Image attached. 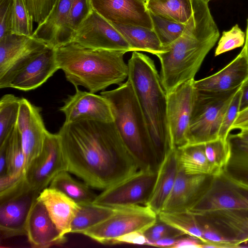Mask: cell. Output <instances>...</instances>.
I'll return each mask as SVG.
<instances>
[{
    "label": "cell",
    "instance_id": "1",
    "mask_svg": "<svg viewBox=\"0 0 248 248\" xmlns=\"http://www.w3.org/2000/svg\"><path fill=\"white\" fill-rule=\"evenodd\" d=\"M58 134L67 171L91 188L103 190L141 170L113 122L64 123Z\"/></svg>",
    "mask_w": 248,
    "mask_h": 248
},
{
    "label": "cell",
    "instance_id": "2",
    "mask_svg": "<svg viewBox=\"0 0 248 248\" xmlns=\"http://www.w3.org/2000/svg\"><path fill=\"white\" fill-rule=\"evenodd\" d=\"M206 0H192L193 14L183 34L156 56L160 77L168 94L180 85L194 79L206 55L219 37Z\"/></svg>",
    "mask_w": 248,
    "mask_h": 248
},
{
    "label": "cell",
    "instance_id": "3",
    "mask_svg": "<svg viewBox=\"0 0 248 248\" xmlns=\"http://www.w3.org/2000/svg\"><path fill=\"white\" fill-rule=\"evenodd\" d=\"M126 52L95 49L71 42L55 48L60 69L75 88L82 86L96 93L110 85H119L128 78Z\"/></svg>",
    "mask_w": 248,
    "mask_h": 248
},
{
    "label": "cell",
    "instance_id": "4",
    "mask_svg": "<svg viewBox=\"0 0 248 248\" xmlns=\"http://www.w3.org/2000/svg\"><path fill=\"white\" fill-rule=\"evenodd\" d=\"M128 76L146 120L154 152L159 166L172 149L167 118V96L154 62L133 51L128 62Z\"/></svg>",
    "mask_w": 248,
    "mask_h": 248
},
{
    "label": "cell",
    "instance_id": "5",
    "mask_svg": "<svg viewBox=\"0 0 248 248\" xmlns=\"http://www.w3.org/2000/svg\"><path fill=\"white\" fill-rule=\"evenodd\" d=\"M100 94L109 102L113 122L140 169L157 170L148 127L130 81Z\"/></svg>",
    "mask_w": 248,
    "mask_h": 248
},
{
    "label": "cell",
    "instance_id": "6",
    "mask_svg": "<svg viewBox=\"0 0 248 248\" xmlns=\"http://www.w3.org/2000/svg\"><path fill=\"white\" fill-rule=\"evenodd\" d=\"M240 87L219 93L196 90L187 132V144L205 143L218 138L224 115Z\"/></svg>",
    "mask_w": 248,
    "mask_h": 248
},
{
    "label": "cell",
    "instance_id": "7",
    "mask_svg": "<svg viewBox=\"0 0 248 248\" xmlns=\"http://www.w3.org/2000/svg\"><path fill=\"white\" fill-rule=\"evenodd\" d=\"M158 219V215L149 207L138 205L116 208L109 217L87 230L83 234L104 244L111 245L114 239L126 233L144 232Z\"/></svg>",
    "mask_w": 248,
    "mask_h": 248
},
{
    "label": "cell",
    "instance_id": "8",
    "mask_svg": "<svg viewBox=\"0 0 248 248\" xmlns=\"http://www.w3.org/2000/svg\"><path fill=\"white\" fill-rule=\"evenodd\" d=\"M157 170H140L121 182L103 190L93 203L113 208L145 205L155 183Z\"/></svg>",
    "mask_w": 248,
    "mask_h": 248
},
{
    "label": "cell",
    "instance_id": "9",
    "mask_svg": "<svg viewBox=\"0 0 248 248\" xmlns=\"http://www.w3.org/2000/svg\"><path fill=\"white\" fill-rule=\"evenodd\" d=\"M224 211H248V190L234 184L221 172L213 176L205 190L188 212L202 216Z\"/></svg>",
    "mask_w": 248,
    "mask_h": 248
},
{
    "label": "cell",
    "instance_id": "10",
    "mask_svg": "<svg viewBox=\"0 0 248 248\" xmlns=\"http://www.w3.org/2000/svg\"><path fill=\"white\" fill-rule=\"evenodd\" d=\"M67 171L59 135L48 132L41 154L25 168L27 185L40 193L59 173Z\"/></svg>",
    "mask_w": 248,
    "mask_h": 248
},
{
    "label": "cell",
    "instance_id": "11",
    "mask_svg": "<svg viewBox=\"0 0 248 248\" xmlns=\"http://www.w3.org/2000/svg\"><path fill=\"white\" fill-rule=\"evenodd\" d=\"M46 46L32 36L16 33L0 38V88H9L16 74Z\"/></svg>",
    "mask_w": 248,
    "mask_h": 248
},
{
    "label": "cell",
    "instance_id": "12",
    "mask_svg": "<svg viewBox=\"0 0 248 248\" xmlns=\"http://www.w3.org/2000/svg\"><path fill=\"white\" fill-rule=\"evenodd\" d=\"M194 80L186 81L167 94V118L172 148L187 144V132L196 93Z\"/></svg>",
    "mask_w": 248,
    "mask_h": 248
},
{
    "label": "cell",
    "instance_id": "13",
    "mask_svg": "<svg viewBox=\"0 0 248 248\" xmlns=\"http://www.w3.org/2000/svg\"><path fill=\"white\" fill-rule=\"evenodd\" d=\"M39 194L25 181L14 191L0 197V230L4 237L26 235L28 216Z\"/></svg>",
    "mask_w": 248,
    "mask_h": 248
},
{
    "label": "cell",
    "instance_id": "14",
    "mask_svg": "<svg viewBox=\"0 0 248 248\" xmlns=\"http://www.w3.org/2000/svg\"><path fill=\"white\" fill-rule=\"evenodd\" d=\"M72 42L92 49L131 51L122 35L93 9L76 31Z\"/></svg>",
    "mask_w": 248,
    "mask_h": 248
},
{
    "label": "cell",
    "instance_id": "15",
    "mask_svg": "<svg viewBox=\"0 0 248 248\" xmlns=\"http://www.w3.org/2000/svg\"><path fill=\"white\" fill-rule=\"evenodd\" d=\"M16 126L25 156V168L41 154L48 131L45 127L41 109L25 98H21Z\"/></svg>",
    "mask_w": 248,
    "mask_h": 248
},
{
    "label": "cell",
    "instance_id": "16",
    "mask_svg": "<svg viewBox=\"0 0 248 248\" xmlns=\"http://www.w3.org/2000/svg\"><path fill=\"white\" fill-rule=\"evenodd\" d=\"M76 92L64 101L60 111L65 116V123L82 120L102 122H113L110 104L102 95L90 92L82 91L78 87Z\"/></svg>",
    "mask_w": 248,
    "mask_h": 248
},
{
    "label": "cell",
    "instance_id": "17",
    "mask_svg": "<svg viewBox=\"0 0 248 248\" xmlns=\"http://www.w3.org/2000/svg\"><path fill=\"white\" fill-rule=\"evenodd\" d=\"M93 9L110 24L141 26L153 30L146 0H91Z\"/></svg>",
    "mask_w": 248,
    "mask_h": 248
},
{
    "label": "cell",
    "instance_id": "18",
    "mask_svg": "<svg viewBox=\"0 0 248 248\" xmlns=\"http://www.w3.org/2000/svg\"><path fill=\"white\" fill-rule=\"evenodd\" d=\"M213 175L188 174L178 169L172 189L161 212H188L210 184Z\"/></svg>",
    "mask_w": 248,
    "mask_h": 248
},
{
    "label": "cell",
    "instance_id": "19",
    "mask_svg": "<svg viewBox=\"0 0 248 248\" xmlns=\"http://www.w3.org/2000/svg\"><path fill=\"white\" fill-rule=\"evenodd\" d=\"M59 69L55 49L46 46L16 74L9 88L23 91L34 90L46 82Z\"/></svg>",
    "mask_w": 248,
    "mask_h": 248
},
{
    "label": "cell",
    "instance_id": "20",
    "mask_svg": "<svg viewBox=\"0 0 248 248\" xmlns=\"http://www.w3.org/2000/svg\"><path fill=\"white\" fill-rule=\"evenodd\" d=\"M26 235L32 248H46L63 243L61 235L51 219L42 202L37 198L30 212L26 226Z\"/></svg>",
    "mask_w": 248,
    "mask_h": 248
},
{
    "label": "cell",
    "instance_id": "21",
    "mask_svg": "<svg viewBox=\"0 0 248 248\" xmlns=\"http://www.w3.org/2000/svg\"><path fill=\"white\" fill-rule=\"evenodd\" d=\"M248 77V60L244 47L239 54L221 70L204 78L194 80L198 91L224 92L239 88Z\"/></svg>",
    "mask_w": 248,
    "mask_h": 248
},
{
    "label": "cell",
    "instance_id": "22",
    "mask_svg": "<svg viewBox=\"0 0 248 248\" xmlns=\"http://www.w3.org/2000/svg\"><path fill=\"white\" fill-rule=\"evenodd\" d=\"M62 235L71 233L72 223L80 205L61 191L50 187L43 190L38 197Z\"/></svg>",
    "mask_w": 248,
    "mask_h": 248
},
{
    "label": "cell",
    "instance_id": "23",
    "mask_svg": "<svg viewBox=\"0 0 248 248\" xmlns=\"http://www.w3.org/2000/svg\"><path fill=\"white\" fill-rule=\"evenodd\" d=\"M72 1L56 0L47 16L37 26L31 36L55 49L62 46Z\"/></svg>",
    "mask_w": 248,
    "mask_h": 248
},
{
    "label": "cell",
    "instance_id": "24",
    "mask_svg": "<svg viewBox=\"0 0 248 248\" xmlns=\"http://www.w3.org/2000/svg\"><path fill=\"white\" fill-rule=\"evenodd\" d=\"M178 171L176 149L174 148L167 154L159 166L153 192L146 205L157 215L172 189Z\"/></svg>",
    "mask_w": 248,
    "mask_h": 248
},
{
    "label": "cell",
    "instance_id": "25",
    "mask_svg": "<svg viewBox=\"0 0 248 248\" xmlns=\"http://www.w3.org/2000/svg\"><path fill=\"white\" fill-rule=\"evenodd\" d=\"M196 216L240 244L248 242V211H219Z\"/></svg>",
    "mask_w": 248,
    "mask_h": 248
},
{
    "label": "cell",
    "instance_id": "26",
    "mask_svg": "<svg viewBox=\"0 0 248 248\" xmlns=\"http://www.w3.org/2000/svg\"><path fill=\"white\" fill-rule=\"evenodd\" d=\"M111 24L126 40L131 51H146L155 55L164 51V48L153 30L134 25Z\"/></svg>",
    "mask_w": 248,
    "mask_h": 248
},
{
    "label": "cell",
    "instance_id": "27",
    "mask_svg": "<svg viewBox=\"0 0 248 248\" xmlns=\"http://www.w3.org/2000/svg\"><path fill=\"white\" fill-rule=\"evenodd\" d=\"M176 149L179 169L188 174L212 175L204 143L186 144Z\"/></svg>",
    "mask_w": 248,
    "mask_h": 248
},
{
    "label": "cell",
    "instance_id": "28",
    "mask_svg": "<svg viewBox=\"0 0 248 248\" xmlns=\"http://www.w3.org/2000/svg\"><path fill=\"white\" fill-rule=\"evenodd\" d=\"M146 6L149 12L181 23L193 14L192 0H146Z\"/></svg>",
    "mask_w": 248,
    "mask_h": 248
},
{
    "label": "cell",
    "instance_id": "29",
    "mask_svg": "<svg viewBox=\"0 0 248 248\" xmlns=\"http://www.w3.org/2000/svg\"><path fill=\"white\" fill-rule=\"evenodd\" d=\"M69 173L66 170L59 173L49 187L61 191L79 205L93 202L97 195L88 184L74 179Z\"/></svg>",
    "mask_w": 248,
    "mask_h": 248
},
{
    "label": "cell",
    "instance_id": "30",
    "mask_svg": "<svg viewBox=\"0 0 248 248\" xmlns=\"http://www.w3.org/2000/svg\"><path fill=\"white\" fill-rule=\"evenodd\" d=\"M79 205V209L72 223L71 233L83 234L87 230L109 217L116 210V208L93 202Z\"/></svg>",
    "mask_w": 248,
    "mask_h": 248
},
{
    "label": "cell",
    "instance_id": "31",
    "mask_svg": "<svg viewBox=\"0 0 248 248\" xmlns=\"http://www.w3.org/2000/svg\"><path fill=\"white\" fill-rule=\"evenodd\" d=\"M5 147L7 174L18 177L23 175L25 156L20 135L16 125L7 138L0 145Z\"/></svg>",
    "mask_w": 248,
    "mask_h": 248
},
{
    "label": "cell",
    "instance_id": "32",
    "mask_svg": "<svg viewBox=\"0 0 248 248\" xmlns=\"http://www.w3.org/2000/svg\"><path fill=\"white\" fill-rule=\"evenodd\" d=\"M158 218L186 235L195 237L205 243L202 228L196 217L189 212L166 213L160 212Z\"/></svg>",
    "mask_w": 248,
    "mask_h": 248
},
{
    "label": "cell",
    "instance_id": "33",
    "mask_svg": "<svg viewBox=\"0 0 248 248\" xmlns=\"http://www.w3.org/2000/svg\"><path fill=\"white\" fill-rule=\"evenodd\" d=\"M21 98L6 94L0 100V144L9 136L16 125Z\"/></svg>",
    "mask_w": 248,
    "mask_h": 248
},
{
    "label": "cell",
    "instance_id": "34",
    "mask_svg": "<svg viewBox=\"0 0 248 248\" xmlns=\"http://www.w3.org/2000/svg\"><path fill=\"white\" fill-rule=\"evenodd\" d=\"M204 144L205 153L213 176L218 175L225 169L231 158V145L227 140L219 138Z\"/></svg>",
    "mask_w": 248,
    "mask_h": 248
},
{
    "label": "cell",
    "instance_id": "35",
    "mask_svg": "<svg viewBox=\"0 0 248 248\" xmlns=\"http://www.w3.org/2000/svg\"><path fill=\"white\" fill-rule=\"evenodd\" d=\"M153 30L158 37L164 51L183 34L186 23H181L163 18L149 12Z\"/></svg>",
    "mask_w": 248,
    "mask_h": 248
},
{
    "label": "cell",
    "instance_id": "36",
    "mask_svg": "<svg viewBox=\"0 0 248 248\" xmlns=\"http://www.w3.org/2000/svg\"><path fill=\"white\" fill-rule=\"evenodd\" d=\"M93 10L91 0H73L62 46L72 42L75 32Z\"/></svg>",
    "mask_w": 248,
    "mask_h": 248
},
{
    "label": "cell",
    "instance_id": "37",
    "mask_svg": "<svg viewBox=\"0 0 248 248\" xmlns=\"http://www.w3.org/2000/svg\"><path fill=\"white\" fill-rule=\"evenodd\" d=\"M33 19L25 0H13L11 21V32L31 36Z\"/></svg>",
    "mask_w": 248,
    "mask_h": 248
},
{
    "label": "cell",
    "instance_id": "38",
    "mask_svg": "<svg viewBox=\"0 0 248 248\" xmlns=\"http://www.w3.org/2000/svg\"><path fill=\"white\" fill-rule=\"evenodd\" d=\"M230 145L231 158L223 171L232 178L248 184V150Z\"/></svg>",
    "mask_w": 248,
    "mask_h": 248
},
{
    "label": "cell",
    "instance_id": "39",
    "mask_svg": "<svg viewBox=\"0 0 248 248\" xmlns=\"http://www.w3.org/2000/svg\"><path fill=\"white\" fill-rule=\"evenodd\" d=\"M195 216L202 228L205 243L213 244L215 248L240 247L241 244L237 240L226 236L212 225Z\"/></svg>",
    "mask_w": 248,
    "mask_h": 248
},
{
    "label": "cell",
    "instance_id": "40",
    "mask_svg": "<svg viewBox=\"0 0 248 248\" xmlns=\"http://www.w3.org/2000/svg\"><path fill=\"white\" fill-rule=\"evenodd\" d=\"M245 33L237 24H235L229 31H223L216 48L215 56H217L242 46L245 42Z\"/></svg>",
    "mask_w": 248,
    "mask_h": 248
},
{
    "label": "cell",
    "instance_id": "41",
    "mask_svg": "<svg viewBox=\"0 0 248 248\" xmlns=\"http://www.w3.org/2000/svg\"><path fill=\"white\" fill-rule=\"evenodd\" d=\"M241 93L239 88L233 96L224 115L218 132V138L222 140H227L230 128L240 111Z\"/></svg>",
    "mask_w": 248,
    "mask_h": 248
},
{
    "label": "cell",
    "instance_id": "42",
    "mask_svg": "<svg viewBox=\"0 0 248 248\" xmlns=\"http://www.w3.org/2000/svg\"><path fill=\"white\" fill-rule=\"evenodd\" d=\"M148 240V246L156 241L169 237H180L186 235L181 231L158 219L151 227L143 232Z\"/></svg>",
    "mask_w": 248,
    "mask_h": 248
},
{
    "label": "cell",
    "instance_id": "43",
    "mask_svg": "<svg viewBox=\"0 0 248 248\" xmlns=\"http://www.w3.org/2000/svg\"><path fill=\"white\" fill-rule=\"evenodd\" d=\"M56 0H25L33 22L40 25L51 10Z\"/></svg>",
    "mask_w": 248,
    "mask_h": 248
},
{
    "label": "cell",
    "instance_id": "44",
    "mask_svg": "<svg viewBox=\"0 0 248 248\" xmlns=\"http://www.w3.org/2000/svg\"><path fill=\"white\" fill-rule=\"evenodd\" d=\"M13 0H0V38L11 32Z\"/></svg>",
    "mask_w": 248,
    "mask_h": 248
},
{
    "label": "cell",
    "instance_id": "45",
    "mask_svg": "<svg viewBox=\"0 0 248 248\" xmlns=\"http://www.w3.org/2000/svg\"><path fill=\"white\" fill-rule=\"evenodd\" d=\"M123 243L147 245L148 240L143 232L135 231L130 232L118 237L113 240L111 245Z\"/></svg>",
    "mask_w": 248,
    "mask_h": 248
},
{
    "label": "cell",
    "instance_id": "46",
    "mask_svg": "<svg viewBox=\"0 0 248 248\" xmlns=\"http://www.w3.org/2000/svg\"><path fill=\"white\" fill-rule=\"evenodd\" d=\"M227 140L231 145L248 150V128L241 129L237 134H229Z\"/></svg>",
    "mask_w": 248,
    "mask_h": 248
},
{
    "label": "cell",
    "instance_id": "47",
    "mask_svg": "<svg viewBox=\"0 0 248 248\" xmlns=\"http://www.w3.org/2000/svg\"><path fill=\"white\" fill-rule=\"evenodd\" d=\"M203 244L195 237L183 236L177 240L171 248H202Z\"/></svg>",
    "mask_w": 248,
    "mask_h": 248
},
{
    "label": "cell",
    "instance_id": "48",
    "mask_svg": "<svg viewBox=\"0 0 248 248\" xmlns=\"http://www.w3.org/2000/svg\"><path fill=\"white\" fill-rule=\"evenodd\" d=\"M245 128H248V108L238 112L230 131L235 129L241 130Z\"/></svg>",
    "mask_w": 248,
    "mask_h": 248
},
{
    "label": "cell",
    "instance_id": "49",
    "mask_svg": "<svg viewBox=\"0 0 248 248\" xmlns=\"http://www.w3.org/2000/svg\"><path fill=\"white\" fill-rule=\"evenodd\" d=\"M241 96L240 102V111L248 108V77L240 86Z\"/></svg>",
    "mask_w": 248,
    "mask_h": 248
},
{
    "label": "cell",
    "instance_id": "50",
    "mask_svg": "<svg viewBox=\"0 0 248 248\" xmlns=\"http://www.w3.org/2000/svg\"><path fill=\"white\" fill-rule=\"evenodd\" d=\"M180 237H164L156 241L152 244L151 246L171 248Z\"/></svg>",
    "mask_w": 248,
    "mask_h": 248
},
{
    "label": "cell",
    "instance_id": "51",
    "mask_svg": "<svg viewBox=\"0 0 248 248\" xmlns=\"http://www.w3.org/2000/svg\"><path fill=\"white\" fill-rule=\"evenodd\" d=\"M223 174L226 178H227L229 180H230L231 182L233 183L234 184L244 189L248 190V184H246L245 183H243L242 182H241V181L237 180L235 179H233L232 177L229 176L228 175H227L224 172H223Z\"/></svg>",
    "mask_w": 248,
    "mask_h": 248
},
{
    "label": "cell",
    "instance_id": "52",
    "mask_svg": "<svg viewBox=\"0 0 248 248\" xmlns=\"http://www.w3.org/2000/svg\"><path fill=\"white\" fill-rule=\"evenodd\" d=\"M244 48L246 50L247 57L248 60V19L247 20V25L246 29V39H245V44L244 46Z\"/></svg>",
    "mask_w": 248,
    "mask_h": 248
},
{
    "label": "cell",
    "instance_id": "53",
    "mask_svg": "<svg viewBox=\"0 0 248 248\" xmlns=\"http://www.w3.org/2000/svg\"><path fill=\"white\" fill-rule=\"evenodd\" d=\"M208 2H209V1L210 0H206Z\"/></svg>",
    "mask_w": 248,
    "mask_h": 248
}]
</instances>
